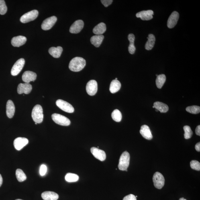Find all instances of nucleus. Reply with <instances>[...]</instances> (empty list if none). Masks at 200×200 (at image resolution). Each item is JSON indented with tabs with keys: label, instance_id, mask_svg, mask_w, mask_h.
<instances>
[{
	"label": "nucleus",
	"instance_id": "49530a36",
	"mask_svg": "<svg viewBox=\"0 0 200 200\" xmlns=\"http://www.w3.org/2000/svg\"><path fill=\"white\" fill-rule=\"evenodd\" d=\"M115 80H117V78H115Z\"/></svg>",
	"mask_w": 200,
	"mask_h": 200
},
{
	"label": "nucleus",
	"instance_id": "393cba45",
	"mask_svg": "<svg viewBox=\"0 0 200 200\" xmlns=\"http://www.w3.org/2000/svg\"><path fill=\"white\" fill-rule=\"evenodd\" d=\"M121 87L120 82L117 80H113L111 82L109 90L111 93H115L120 89Z\"/></svg>",
	"mask_w": 200,
	"mask_h": 200
},
{
	"label": "nucleus",
	"instance_id": "7ed1b4c3",
	"mask_svg": "<svg viewBox=\"0 0 200 200\" xmlns=\"http://www.w3.org/2000/svg\"><path fill=\"white\" fill-rule=\"evenodd\" d=\"M130 154L127 151L123 152L119 160L118 168L119 170L124 171L127 169L130 163Z\"/></svg>",
	"mask_w": 200,
	"mask_h": 200
},
{
	"label": "nucleus",
	"instance_id": "473e14b6",
	"mask_svg": "<svg viewBox=\"0 0 200 200\" xmlns=\"http://www.w3.org/2000/svg\"><path fill=\"white\" fill-rule=\"evenodd\" d=\"M186 111L188 112L197 114L200 112V107L198 106H192L188 107L186 108Z\"/></svg>",
	"mask_w": 200,
	"mask_h": 200
},
{
	"label": "nucleus",
	"instance_id": "ea45409f",
	"mask_svg": "<svg viewBox=\"0 0 200 200\" xmlns=\"http://www.w3.org/2000/svg\"><path fill=\"white\" fill-rule=\"evenodd\" d=\"M195 132H196V134H197V135H198V136H200V125H199V126H197V128H196Z\"/></svg>",
	"mask_w": 200,
	"mask_h": 200
},
{
	"label": "nucleus",
	"instance_id": "9b49d317",
	"mask_svg": "<svg viewBox=\"0 0 200 200\" xmlns=\"http://www.w3.org/2000/svg\"><path fill=\"white\" fill-rule=\"evenodd\" d=\"M91 151L93 156L101 161H103L106 159V154L104 151L94 147L91 149Z\"/></svg>",
	"mask_w": 200,
	"mask_h": 200
},
{
	"label": "nucleus",
	"instance_id": "c756f323",
	"mask_svg": "<svg viewBox=\"0 0 200 200\" xmlns=\"http://www.w3.org/2000/svg\"><path fill=\"white\" fill-rule=\"evenodd\" d=\"M65 179L67 182H76L79 180V177L77 174L69 173L66 174Z\"/></svg>",
	"mask_w": 200,
	"mask_h": 200
},
{
	"label": "nucleus",
	"instance_id": "1a4fd4ad",
	"mask_svg": "<svg viewBox=\"0 0 200 200\" xmlns=\"http://www.w3.org/2000/svg\"><path fill=\"white\" fill-rule=\"evenodd\" d=\"M86 91L90 96L95 95L98 91V83L95 80H92L88 82L86 86Z\"/></svg>",
	"mask_w": 200,
	"mask_h": 200
},
{
	"label": "nucleus",
	"instance_id": "58836bf2",
	"mask_svg": "<svg viewBox=\"0 0 200 200\" xmlns=\"http://www.w3.org/2000/svg\"><path fill=\"white\" fill-rule=\"evenodd\" d=\"M101 2L105 7H108L112 3V0H102Z\"/></svg>",
	"mask_w": 200,
	"mask_h": 200
},
{
	"label": "nucleus",
	"instance_id": "a878e982",
	"mask_svg": "<svg viewBox=\"0 0 200 200\" xmlns=\"http://www.w3.org/2000/svg\"><path fill=\"white\" fill-rule=\"evenodd\" d=\"M155 108L157 109L161 113L167 112L169 110L168 106L163 103L160 102H156L154 104Z\"/></svg>",
	"mask_w": 200,
	"mask_h": 200
},
{
	"label": "nucleus",
	"instance_id": "f03ea898",
	"mask_svg": "<svg viewBox=\"0 0 200 200\" xmlns=\"http://www.w3.org/2000/svg\"><path fill=\"white\" fill-rule=\"evenodd\" d=\"M32 117L35 123H40L42 122L44 119L43 110L41 106L37 105L33 109Z\"/></svg>",
	"mask_w": 200,
	"mask_h": 200
},
{
	"label": "nucleus",
	"instance_id": "dca6fc26",
	"mask_svg": "<svg viewBox=\"0 0 200 200\" xmlns=\"http://www.w3.org/2000/svg\"><path fill=\"white\" fill-rule=\"evenodd\" d=\"M32 90V86L29 83H20L17 87V92L19 94H28Z\"/></svg>",
	"mask_w": 200,
	"mask_h": 200
},
{
	"label": "nucleus",
	"instance_id": "9d476101",
	"mask_svg": "<svg viewBox=\"0 0 200 200\" xmlns=\"http://www.w3.org/2000/svg\"><path fill=\"white\" fill-rule=\"evenodd\" d=\"M57 18L56 17H51L47 18L43 21L41 27L43 30L47 31L50 30L56 23Z\"/></svg>",
	"mask_w": 200,
	"mask_h": 200
},
{
	"label": "nucleus",
	"instance_id": "0eeeda50",
	"mask_svg": "<svg viewBox=\"0 0 200 200\" xmlns=\"http://www.w3.org/2000/svg\"><path fill=\"white\" fill-rule=\"evenodd\" d=\"M56 105L60 109L65 112L72 113L74 112L73 107L70 104L64 100H58L56 101Z\"/></svg>",
	"mask_w": 200,
	"mask_h": 200
},
{
	"label": "nucleus",
	"instance_id": "f704fd0d",
	"mask_svg": "<svg viewBox=\"0 0 200 200\" xmlns=\"http://www.w3.org/2000/svg\"><path fill=\"white\" fill-rule=\"evenodd\" d=\"M7 11V7L5 1L3 0H0V14L5 15Z\"/></svg>",
	"mask_w": 200,
	"mask_h": 200
},
{
	"label": "nucleus",
	"instance_id": "c9c22d12",
	"mask_svg": "<svg viewBox=\"0 0 200 200\" xmlns=\"http://www.w3.org/2000/svg\"><path fill=\"white\" fill-rule=\"evenodd\" d=\"M190 166L192 169L199 171L200 170V163L196 160L191 161L190 163Z\"/></svg>",
	"mask_w": 200,
	"mask_h": 200
},
{
	"label": "nucleus",
	"instance_id": "79ce46f5",
	"mask_svg": "<svg viewBox=\"0 0 200 200\" xmlns=\"http://www.w3.org/2000/svg\"><path fill=\"white\" fill-rule=\"evenodd\" d=\"M2 182H3L2 178V176L1 174H0V187H1V185H2Z\"/></svg>",
	"mask_w": 200,
	"mask_h": 200
},
{
	"label": "nucleus",
	"instance_id": "a19ab883",
	"mask_svg": "<svg viewBox=\"0 0 200 200\" xmlns=\"http://www.w3.org/2000/svg\"><path fill=\"white\" fill-rule=\"evenodd\" d=\"M195 149L198 152L200 151V142L196 144L195 146Z\"/></svg>",
	"mask_w": 200,
	"mask_h": 200
},
{
	"label": "nucleus",
	"instance_id": "6e6552de",
	"mask_svg": "<svg viewBox=\"0 0 200 200\" xmlns=\"http://www.w3.org/2000/svg\"><path fill=\"white\" fill-rule=\"evenodd\" d=\"M25 64V60L24 59L21 58L17 60L12 69L11 71L12 75L13 76L18 75L22 69Z\"/></svg>",
	"mask_w": 200,
	"mask_h": 200
},
{
	"label": "nucleus",
	"instance_id": "6ab92c4d",
	"mask_svg": "<svg viewBox=\"0 0 200 200\" xmlns=\"http://www.w3.org/2000/svg\"><path fill=\"white\" fill-rule=\"evenodd\" d=\"M26 40V38L24 36L14 37L11 40V44L13 46L19 47L24 45Z\"/></svg>",
	"mask_w": 200,
	"mask_h": 200
},
{
	"label": "nucleus",
	"instance_id": "b1692460",
	"mask_svg": "<svg viewBox=\"0 0 200 200\" xmlns=\"http://www.w3.org/2000/svg\"><path fill=\"white\" fill-rule=\"evenodd\" d=\"M104 38L103 35H96L92 36L91 39V44L96 47H99L101 45Z\"/></svg>",
	"mask_w": 200,
	"mask_h": 200
},
{
	"label": "nucleus",
	"instance_id": "bb28decb",
	"mask_svg": "<svg viewBox=\"0 0 200 200\" xmlns=\"http://www.w3.org/2000/svg\"><path fill=\"white\" fill-rule=\"evenodd\" d=\"M128 40L130 42V44L128 47V50L131 54H133L135 53L136 48L134 45V41L135 40V36L134 35L131 33L129 34L128 36Z\"/></svg>",
	"mask_w": 200,
	"mask_h": 200
},
{
	"label": "nucleus",
	"instance_id": "c03bdc74",
	"mask_svg": "<svg viewBox=\"0 0 200 200\" xmlns=\"http://www.w3.org/2000/svg\"><path fill=\"white\" fill-rule=\"evenodd\" d=\"M15 200H23L21 199H17Z\"/></svg>",
	"mask_w": 200,
	"mask_h": 200
},
{
	"label": "nucleus",
	"instance_id": "f3484780",
	"mask_svg": "<svg viewBox=\"0 0 200 200\" xmlns=\"http://www.w3.org/2000/svg\"><path fill=\"white\" fill-rule=\"evenodd\" d=\"M37 75L34 72L26 71L24 72L22 76L23 81L25 83H29L31 81H34L36 79Z\"/></svg>",
	"mask_w": 200,
	"mask_h": 200
},
{
	"label": "nucleus",
	"instance_id": "37998d69",
	"mask_svg": "<svg viewBox=\"0 0 200 200\" xmlns=\"http://www.w3.org/2000/svg\"><path fill=\"white\" fill-rule=\"evenodd\" d=\"M179 200H187L185 199V198H180L179 199Z\"/></svg>",
	"mask_w": 200,
	"mask_h": 200
},
{
	"label": "nucleus",
	"instance_id": "cd10ccee",
	"mask_svg": "<svg viewBox=\"0 0 200 200\" xmlns=\"http://www.w3.org/2000/svg\"><path fill=\"white\" fill-rule=\"evenodd\" d=\"M148 41L146 43L145 48L147 50H150L153 48L155 41V38L154 35L150 34L148 35Z\"/></svg>",
	"mask_w": 200,
	"mask_h": 200
},
{
	"label": "nucleus",
	"instance_id": "4468645a",
	"mask_svg": "<svg viewBox=\"0 0 200 200\" xmlns=\"http://www.w3.org/2000/svg\"><path fill=\"white\" fill-rule=\"evenodd\" d=\"M179 13L177 12L174 11L172 13L168 21L167 26L168 28L171 29L175 26L179 19Z\"/></svg>",
	"mask_w": 200,
	"mask_h": 200
},
{
	"label": "nucleus",
	"instance_id": "5701e85b",
	"mask_svg": "<svg viewBox=\"0 0 200 200\" xmlns=\"http://www.w3.org/2000/svg\"><path fill=\"white\" fill-rule=\"evenodd\" d=\"M107 30L105 23L101 22L97 25L93 29V33L96 35H102Z\"/></svg>",
	"mask_w": 200,
	"mask_h": 200
},
{
	"label": "nucleus",
	"instance_id": "4c0bfd02",
	"mask_svg": "<svg viewBox=\"0 0 200 200\" xmlns=\"http://www.w3.org/2000/svg\"><path fill=\"white\" fill-rule=\"evenodd\" d=\"M123 200H137V199L136 196L133 194H130L123 198Z\"/></svg>",
	"mask_w": 200,
	"mask_h": 200
},
{
	"label": "nucleus",
	"instance_id": "c85d7f7f",
	"mask_svg": "<svg viewBox=\"0 0 200 200\" xmlns=\"http://www.w3.org/2000/svg\"><path fill=\"white\" fill-rule=\"evenodd\" d=\"M166 80V76L164 74H160L157 76L156 83L157 87L159 89L162 88Z\"/></svg>",
	"mask_w": 200,
	"mask_h": 200
},
{
	"label": "nucleus",
	"instance_id": "7c9ffc66",
	"mask_svg": "<svg viewBox=\"0 0 200 200\" xmlns=\"http://www.w3.org/2000/svg\"><path fill=\"white\" fill-rule=\"evenodd\" d=\"M16 176L17 180L19 182H22L25 181L26 179V174L24 173L22 170L18 169L16 172Z\"/></svg>",
	"mask_w": 200,
	"mask_h": 200
},
{
	"label": "nucleus",
	"instance_id": "f257e3e1",
	"mask_svg": "<svg viewBox=\"0 0 200 200\" xmlns=\"http://www.w3.org/2000/svg\"><path fill=\"white\" fill-rule=\"evenodd\" d=\"M86 64V60L84 59L76 57L70 61L69 67L72 71L79 72L83 69Z\"/></svg>",
	"mask_w": 200,
	"mask_h": 200
},
{
	"label": "nucleus",
	"instance_id": "20e7f679",
	"mask_svg": "<svg viewBox=\"0 0 200 200\" xmlns=\"http://www.w3.org/2000/svg\"><path fill=\"white\" fill-rule=\"evenodd\" d=\"M52 120L56 124L62 126H68L70 124V121L67 117L58 113L53 114L52 115Z\"/></svg>",
	"mask_w": 200,
	"mask_h": 200
},
{
	"label": "nucleus",
	"instance_id": "de8ad7c7",
	"mask_svg": "<svg viewBox=\"0 0 200 200\" xmlns=\"http://www.w3.org/2000/svg\"><path fill=\"white\" fill-rule=\"evenodd\" d=\"M37 123H35V125H37Z\"/></svg>",
	"mask_w": 200,
	"mask_h": 200
},
{
	"label": "nucleus",
	"instance_id": "a18cd8bd",
	"mask_svg": "<svg viewBox=\"0 0 200 200\" xmlns=\"http://www.w3.org/2000/svg\"><path fill=\"white\" fill-rule=\"evenodd\" d=\"M155 111H156V112H158V111H158V110H157V109H155Z\"/></svg>",
	"mask_w": 200,
	"mask_h": 200
},
{
	"label": "nucleus",
	"instance_id": "8fccbe9b",
	"mask_svg": "<svg viewBox=\"0 0 200 200\" xmlns=\"http://www.w3.org/2000/svg\"><path fill=\"white\" fill-rule=\"evenodd\" d=\"M153 107V108H155L154 106L153 107Z\"/></svg>",
	"mask_w": 200,
	"mask_h": 200
},
{
	"label": "nucleus",
	"instance_id": "39448f33",
	"mask_svg": "<svg viewBox=\"0 0 200 200\" xmlns=\"http://www.w3.org/2000/svg\"><path fill=\"white\" fill-rule=\"evenodd\" d=\"M153 181L155 187L158 189H161L164 185L165 180L164 176L161 174L159 172H157L154 174L153 177Z\"/></svg>",
	"mask_w": 200,
	"mask_h": 200
},
{
	"label": "nucleus",
	"instance_id": "72a5a7b5",
	"mask_svg": "<svg viewBox=\"0 0 200 200\" xmlns=\"http://www.w3.org/2000/svg\"><path fill=\"white\" fill-rule=\"evenodd\" d=\"M183 129L185 131V134H184L185 138L187 140L191 138L193 134L191 127L188 126H185L183 127Z\"/></svg>",
	"mask_w": 200,
	"mask_h": 200
},
{
	"label": "nucleus",
	"instance_id": "2f4dec72",
	"mask_svg": "<svg viewBox=\"0 0 200 200\" xmlns=\"http://www.w3.org/2000/svg\"><path fill=\"white\" fill-rule=\"evenodd\" d=\"M112 117L113 120L117 122H120L122 119V115L118 109H115L112 113Z\"/></svg>",
	"mask_w": 200,
	"mask_h": 200
},
{
	"label": "nucleus",
	"instance_id": "ddd939ff",
	"mask_svg": "<svg viewBox=\"0 0 200 200\" xmlns=\"http://www.w3.org/2000/svg\"><path fill=\"white\" fill-rule=\"evenodd\" d=\"M29 140L26 138L19 137L15 139L13 142L14 146L17 150H20L28 144Z\"/></svg>",
	"mask_w": 200,
	"mask_h": 200
},
{
	"label": "nucleus",
	"instance_id": "f8f14e48",
	"mask_svg": "<svg viewBox=\"0 0 200 200\" xmlns=\"http://www.w3.org/2000/svg\"><path fill=\"white\" fill-rule=\"evenodd\" d=\"M84 24L83 21L81 20H78L74 21L70 27V33L74 34L79 33L83 29Z\"/></svg>",
	"mask_w": 200,
	"mask_h": 200
},
{
	"label": "nucleus",
	"instance_id": "2eb2a0df",
	"mask_svg": "<svg viewBox=\"0 0 200 200\" xmlns=\"http://www.w3.org/2000/svg\"><path fill=\"white\" fill-rule=\"evenodd\" d=\"M154 12L152 10L143 11L136 13V17L143 21H149L153 18Z\"/></svg>",
	"mask_w": 200,
	"mask_h": 200
},
{
	"label": "nucleus",
	"instance_id": "aec40b11",
	"mask_svg": "<svg viewBox=\"0 0 200 200\" xmlns=\"http://www.w3.org/2000/svg\"><path fill=\"white\" fill-rule=\"evenodd\" d=\"M41 196L44 200H57L59 198L58 194L54 192H44Z\"/></svg>",
	"mask_w": 200,
	"mask_h": 200
},
{
	"label": "nucleus",
	"instance_id": "412c9836",
	"mask_svg": "<svg viewBox=\"0 0 200 200\" xmlns=\"http://www.w3.org/2000/svg\"><path fill=\"white\" fill-rule=\"evenodd\" d=\"M15 112V107L13 102L11 100L7 101V115L9 118H12Z\"/></svg>",
	"mask_w": 200,
	"mask_h": 200
},
{
	"label": "nucleus",
	"instance_id": "a211bd4d",
	"mask_svg": "<svg viewBox=\"0 0 200 200\" xmlns=\"http://www.w3.org/2000/svg\"><path fill=\"white\" fill-rule=\"evenodd\" d=\"M140 132L142 136L146 140H150L153 138L150 127L146 125H142L141 127Z\"/></svg>",
	"mask_w": 200,
	"mask_h": 200
},
{
	"label": "nucleus",
	"instance_id": "09e8293b",
	"mask_svg": "<svg viewBox=\"0 0 200 200\" xmlns=\"http://www.w3.org/2000/svg\"><path fill=\"white\" fill-rule=\"evenodd\" d=\"M158 75V74H156V76H157Z\"/></svg>",
	"mask_w": 200,
	"mask_h": 200
},
{
	"label": "nucleus",
	"instance_id": "423d86ee",
	"mask_svg": "<svg viewBox=\"0 0 200 200\" xmlns=\"http://www.w3.org/2000/svg\"><path fill=\"white\" fill-rule=\"evenodd\" d=\"M38 12L36 10H33L25 13L21 17L20 21L21 23H26L34 20L38 15Z\"/></svg>",
	"mask_w": 200,
	"mask_h": 200
},
{
	"label": "nucleus",
	"instance_id": "e433bc0d",
	"mask_svg": "<svg viewBox=\"0 0 200 200\" xmlns=\"http://www.w3.org/2000/svg\"><path fill=\"white\" fill-rule=\"evenodd\" d=\"M47 170V166L45 164H42L40 167V173L41 176H44L46 174Z\"/></svg>",
	"mask_w": 200,
	"mask_h": 200
},
{
	"label": "nucleus",
	"instance_id": "4be33fe9",
	"mask_svg": "<svg viewBox=\"0 0 200 200\" xmlns=\"http://www.w3.org/2000/svg\"><path fill=\"white\" fill-rule=\"evenodd\" d=\"M63 48L62 47H53L49 50V53L54 58H60L62 53Z\"/></svg>",
	"mask_w": 200,
	"mask_h": 200
}]
</instances>
